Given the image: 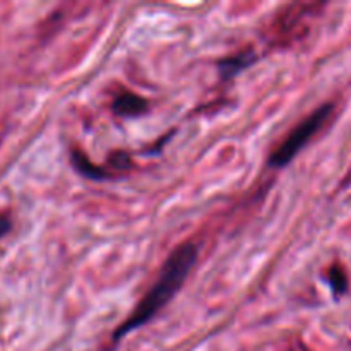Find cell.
Instances as JSON below:
<instances>
[{"label": "cell", "instance_id": "obj_5", "mask_svg": "<svg viewBox=\"0 0 351 351\" xmlns=\"http://www.w3.org/2000/svg\"><path fill=\"white\" fill-rule=\"evenodd\" d=\"M256 60V55L252 51H245V53L233 55V57L225 58V60L219 62V71L225 77H233L237 72H240L242 69H245L247 65H250Z\"/></svg>", "mask_w": 351, "mask_h": 351}, {"label": "cell", "instance_id": "obj_7", "mask_svg": "<svg viewBox=\"0 0 351 351\" xmlns=\"http://www.w3.org/2000/svg\"><path fill=\"white\" fill-rule=\"evenodd\" d=\"M329 280H331L332 288H335L338 293H341V291L346 290V278H345V274H343V271L339 269V267H332Z\"/></svg>", "mask_w": 351, "mask_h": 351}, {"label": "cell", "instance_id": "obj_2", "mask_svg": "<svg viewBox=\"0 0 351 351\" xmlns=\"http://www.w3.org/2000/svg\"><path fill=\"white\" fill-rule=\"evenodd\" d=\"M332 112H335V105L328 103V105H322L321 108L315 110L312 115H308L307 119L302 120L293 130L287 136V139L276 147V151L273 153V156L269 158V167L271 168H281L287 167L298 153H300L302 147L329 122Z\"/></svg>", "mask_w": 351, "mask_h": 351}, {"label": "cell", "instance_id": "obj_1", "mask_svg": "<svg viewBox=\"0 0 351 351\" xmlns=\"http://www.w3.org/2000/svg\"><path fill=\"white\" fill-rule=\"evenodd\" d=\"M197 256L199 249L192 242L182 243L180 247H177L171 252V256L168 257L163 269H161L160 276H158L156 283L144 295V298L134 308L129 319L117 328L115 335H113V341H119L120 338L129 335L130 331H136L137 328L149 322L161 308L167 307L168 302L178 293L182 285L185 283L189 273H191L195 261H197Z\"/></svg>", "mask_w": 351, "mask_h": 351}, {"label": "cell", "instance_id": "obj_8", "mask_svg": "<svg viewBox=\"0 0 351 351\" xmlns=\"http://www.w3.org/2000/svg\"><path fill=\"white\" fill-rule=\"evenodd\" d=\"M10 228H12V223H10V219L5 218V216H0V239H3V237L9 233Z\"/></svg>", "mask_w": 351, "mask_h": 351}, {"label": "cell", "instance_id": "obj_3", "mask_svg": "<svg viewBox=\"0 0 351 351\" xmlns=\"http://www.w3.org/2000/svg\"><path fill=\"white\" fill-rule=\"evenodd\" d=\"M321 3H291L285 7L271 24V33L280 43L298 40L308 29V19L315 16V10L321 9Z\"/></svg>", "mask_w": 351, "mask_h": 351}, {"label": "cell", "instance_id": "obj_6", "mask_svg": "<svg viewBox=\"0 0 351 351\" xmlns=\"http://www.w3.org/2000/svg\"><path fill=\"white\" fill-rule=\"evenodd\" d=\"M72 163H74V167L77 168L79 173L86 175V177L89 178H96V180H99V178L110 177V173H106L103 168L93 165L91 161L81 153V151H74V153H72Z\"/></svg>", "mask_w": 351, "mask_h": 351}, {"label": "cell", "instance_id": "obj_4", "mask_svg": "<svg viewBox=\"0 0 351 351\" xmlns=\"http://www.w3.org/2000/svg\"><path fill=\"white\" fill-rule=\"evenodd\" d=\"M113 113L122 119H136V117L144 115L149 108V103L147 99H144L143 96L134 95V93H122V95L117 96L113 99Z\"/></svg>", "mask_w": 351, "mask_h": 351}]
</instances>
